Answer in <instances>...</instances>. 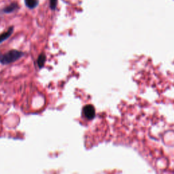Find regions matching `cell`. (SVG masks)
Listing matches in <instances>:
<instances>
[{
  "label": "cell",
  "mask_w": 174,
  "mask_h": 174,
  "mask_svg": "<svg viewBox=\"0 0 174 174\" xmlns=\"http://www.w3.org/2000/svg\"><path fill=\"white\" fill-rule=\"evenodd\" d=\"M82 113H83V115L86 118L88 119V120H91L95 116V107L92 105H86L84 107Z\"/></svg>",
  "instance_id": "2"
},
{
  "label": "cell",
  "mask_w": 174,
  "mask_h": 174,
  "mask_svg": "<svg viewBox=\"0 0 174 174\" xmlns=\"http://www.w3.org/2000/svg\"><path fill=\"white\" fill-rule=\"evenodd\" d=\"M46 60V57L44 54H41L38 58V65L40 68H42L44 65Z\"/></svg>",
  "instance_id": "4"
},
{
  "label": "cell",
  "mask_w": 174,
  "mask_h": 174,
  "mask_svg": "<svg viewBox=\"0 0 174 174\" xmlns=\"http://www.w3.org/2000/svg\"><path fill=\"white\" fill-rule=\"evenodd\" d=\"M12 31H13V27H10V28L6 32H4V33L1 34V35H0V43L4 42V40H6V39H8L9 37H10L11 34L12 33Z\"/></svg>",
  "instance_id": "3"
},
{
  "label": "cell",
  "mask_w": 174,
  "mask_h": 174,
  "mask_svg": "<svg viewBox=\"0 0 174 174\" xmlns=\"http://www.w3.org/2000/svg\"><path fill=\"white\" fill-rule=\"evenodd\" d=\"M17 7H18L17 4L12 3V4H11L10 6L6 7V8H5V10H4V12H6V13L12 12H13L14 10H15L16 9H17Z\"/></svg>",
  "instance_id": "6"
},
{
  "label": "cell",
  "mask_w": 174,
  "mask_h": 174,
  "mask_svg": "<svg viewBox=\"0 0 174 174\" xmlns=\"http://www.w3.org/2000/svg\"><path fill=\"white\" fill-rule=\"evenodd\" d=\"M23 54V52L19 51V50H10L6 53L0 55V63L3 65H8V64L14 63L16 61L19 60L20 58H21Z\"/></svg>",
  "instance_id": "1"
},
{
  "label": "cell",
  "mask_w": 174,
  "mask_h": 174,
  "mask_svg": "<svg viewBox=\"0 0 174 174\" xmlns=\"http://www.w3.org/2000/svg\"><path fill=\"white\" fill-rule=\"evenodd\" d=\"M25 4L29 8H34L38 6V0H25Z\"/></svg>",
  "instance_id": "5"
},
{
  "label": "cell",
  "mask_w": 174,
  "mask_h": 174,
  "mask_svg": "<svg viewBox=\"0 0 174 174\" xmlns=\"http://www.w3.org/2000/svg\"><path fill=\"white\" fill-rule=\"evenodd\" d=\"M57 3V0H50V8H51L52 10L55 9Z\"/></svg>",
  "instance_id": "7"
}]
</instances>
